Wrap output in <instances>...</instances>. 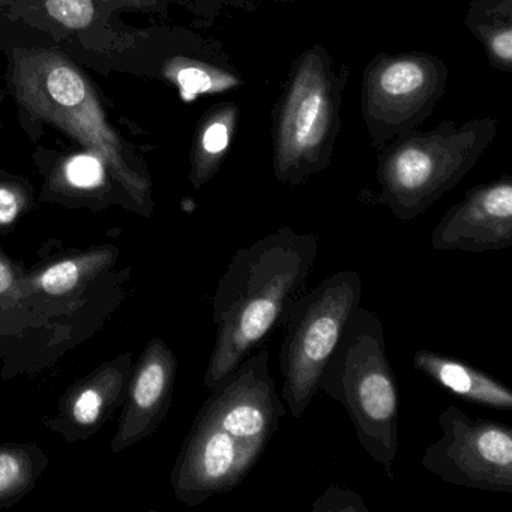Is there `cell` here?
Returning a JSON list of instances; mask_svg holds the SVG:
<instances>
[{
	"mask_svg": "<svg viewBox=\"0 0 512 512\" xmlns=\"http://www.w3.org/2000/svg\"><path fill=\"white\" fill-rule=\"evenodd\" d=\"M319 238L278 227L248 247L239 248L218 284L214 298L217 344L206 385H220L278 326L305 293L319 256Z\"/></svg>",
	"mask_w": 512,
	"mask_h": 512,
	"instance_id": "6da1fadb",
	"label": "cell"
},
{
	"mask_svg": "<svg viewBox=\"0 0 512 512\" xmlns=\"http://www.w3.org/2000/svg\"><path fill=\"white\" fill-rule=\"evenodd\" d=\"M269 361L268 349L248 355L206 403L185 476L200 499L238 488L280 428L287 407Z\"/></svg>",
	"mask_w": 512,
	"mask_h": 512,
	"instance_id": "7a4b0ae2",
	"label": "cell"
},
{
	"mask_svg": "<svg viewBox=\"0 0 512 512\" xmlns=\"http://www.w3.org/2000/svg\"><path fill=\"white\" fill-rule=\"evenodd\" d=\"M346 409L364 451L394 481L398 452V386L386 355L382 320L355 311L320 377L319 392Z\"/></svg>",
	"mask_w": 512,
	"mask_h": 512,
	"instance_id": "3957f363",
	"label": "cell"
},
{
	"mask_svg": "<svg viewBox=\"0 0 512 512\" xmlns=\"http://www.w3.org/2000/svg\"><path fill=\"white\" fill-rule=\"evenodd\" d=\"M361 301V275L340 271L305 292L287 314L278 367L281 398L292 418H302L313 403L323 370Z\"/></svg>",
	"mask_w": 512,
	"mask_h": 512,
	"instance_id": "277c9868",
	"label": "cell"
},
{
	"mask_svg": "<svg viewBox=\"0 0 512 512\" xmlns=\"http://www.w3.org/2000/svg\"><path fill=\"white\" fill-rule=\"evenodd\" d=\"M442 436L425 449L422 469L475 490L512 493V428L472 418L451 404L439 418Z\"/></svg>",
	"mask_w": 512,
	"mask_h": 512,
	"instance_id": "5b68a950",
	"label": "cell"
},
{
	"mask_svg": "<svg viewBox=\"0 0 512 512\" xmlns=\"http://www.w3.org/2000/svg\"><path fill=\"white\" fill-rule=\"evenodd\" d=\"M472 152L446 143H410L388 157L380 170V203L401 221L424 214L472 166Z\"/></svg>",
	"mask_w": 512,
	"mask_h": 512,
	"instance_id": "8992f818",
	"label": "cell"
},
{
	"mask_svg": "<svg viewBox=\"0 0 512 512\" xmlns=\"http://www.w3.org/2000/svg\"><path fill=\"white\" fill-rule=\"evenodd\" d=\"M431 247L473 254L511 248V181L505 179L469 191L434 227Z\"/></svg>",
	"mask_w": 512,
	"mask_h": 512,
	"instance_id": "52a82bcc",
	"label": "cell"
},
{
	"mask_svg": "<svg viewBox=\"0 0 512 512\" xmlns=\"http://www.w3.org/2000/svg\"><path fill=\"white\" fill-rule=\"evenodd\" d=\"M329 124V103L323 83L302 74L290 95L283 122V140L277 175L281 181L301 184L319 169V151Z\"/></svg>",
	"mask_w": 512,
	"mask_h": 512,
	"instance_id": "ba28073f",
	"label": "cell"
},
{
	"mask_svg": "<svg viewBox=\"0 0 512 512\" xmlns=\"http://www.w3.org/2000/svg\"><path fill=\"white\" fill-rule=\"evenodd\" d=\"M413 365L437 385L463 400L496 410L512 409L511 389L466 362L421 349L413 355Z\"/></svg>",
	"mask_w": 512,
	"mask_h": 512,
	"instance_id": "9c48e42d",
	"label": "cell"
},
{
	"mask_svg": "<svg viewBox=\"0 0 512 512\" xmlns=\"http://www.w3.org/2000/svg\"><path fill=\"white\" fill-rule=\"evenodd\" d=\"M428 71L415 61L386 65L376 80L377 95L386 107H409L428 92Z\"/></svg>",
	"mask_w": 512,
	"mask_h": 512,
	"instance_id": "30bf717a",
	"label": "cell"
},
{
	"mask_svg": "<svg viewBox=\"0 0 512 512\" xmlns=\"http://www.w3.org/2000/svg\"><path fill=\"white\" fill-rule=\"evenodd\" d=\"M169 383V370L161 362H151L143 368L134 389V400L142 409H151L163 398Z\"/></svg>",
	"mask_w": 512,
	"mask_h": 512,
	"instance_id": "8fae6325",
	"label": "cell"
},
{
	"mask_svg": "<svg viewBox=\"0 0 512 512\" xmlns=\"http://www.w3.org/2000/svg\"><path fill=\"white\" fill-rule=\"evenodd\" d=\"M50 95L61 106H76L86 97V85L80 74L68 67H58L49 74Z\"/></svg>",
	"mask_w": 512,
	"mask_h": 512,
	"instance_id": "7c38bea8",
	"label": "cell"
},
{
	"mask_svg": "<svg viewBox=\"0 0 512 512\" xmlns=\"http://www.w3.org/2000/svg\"><path fill=\"white\" fill-rule=\"evenodd\" d=\"M47 11L70 29H85L94 19L91 0H47Z\"/></svg>",
	"mask_w": 512,
	"mask_h": 512,
	"instance_id": "4fadbf2b",
	"label": "cell"
},
{
	"mask_svg": "<svg viewBox=\"0 0 512 512\" xmlns=\"http://www.w3.org/2000/svg\"><path fill=\"white\" fill-rule=\"evenodd\" d=\"M311 509L314 512H368V506L356 491L338 485H329L322 496L314 500Z\"/></svg>",
	"mask_w": 512,
	"mask_h": 512,
	"instance_id": "5bb4252c",
	"label": "cell"
},
{
	"mask_svg": "<svg viewBox=\"0 0 512 512\" xmlns=\"http://www.w3.org/2000/svg\"><path fill=\"white\" fill-rule=\"evenodd\" d=\"M65 175L74 187L95 188L103 182L104 170L97 158L80 155L67 164Z\"/></svg>",
	"mask_w": 512,
	"mask_h": 512,
	"instance_id": "9a60e30c",
	"label": "cell"
},
{
	"mask_svg": "<svg viewBox=\"0 0 512 512\" xmlns=\"http://www.w3.org/2000/svg\"><path fill=\"white\" fill-rule=\"evenodd\" d=\"M79 275V266L71 260H65L44 272L41 277V287L50 295H64L74 289L79 281Z\"/></svg>",
	"mask_w": 512,
	"mask_h": 512,
	"instance_id": "2e32d148",
	"label": "cell"
},
{
	"mask_svg": "<svg viewBox=\"0 0 512 512\" xmlns=\"http://www.w3.org/2000/svg\"><path fill=\"white\" fill-rule=\"evenodd\" d=\"M101 404H103L101 395L98 394L97 391H94V389H88V391L82 392L80 397L77 398L76 403H74V419H76L79 424H94L98 416H100Z\"/></svg>",
	"mask_w": 512,
	"mask_h": 512,
	"instance_id": "e0dca14e",
	"label": "cell"
},
{
	"mask_svg": "<svg viewBox=\"0 0 512 512\" xmlns=\"http://www.w3.org/2000/svg\"><path fill=\"white\" fill-rule=\"evenodd\" d=\"M178 79L185 95H188V97H194V95L200 94V92L208 91L212 85L208 74L196 70V68H187V70L181 71Z\"/></svg>",
	"mask_w": 512,
	"mask_h": 512,
	"instance_id": "ac0fdd59",
	"label": "cell"
},
{
	"mask_svg": "<svg viewBox=\"0 0 512 512\" xmlns=\"http://www.w3.org/2000/svg\"><path fill=\"white\" fill-rule=\"evenodd\" d=\"M227 143H229V130L221 122L211 125L203 137V149L209 155H220L221 152L226 151Z\"/></svg>",
	"mask_w": 512,
	"mask_h": 512,
	"instance_id": "d6986e66",
	"label": "cell"
},
{
	"mask_svg": "<svg viewBox=\"0 0 512 512\" xmlns=\"http://www.w3.org/2000/svg\"><path fill=\"white\" fill-rule=\"evenodd\" d=\"M22 475L20 461L13 454H0V493L16 484Z\"/></svg>",
	"mask_w": 512,
	"mask_h": 512,
	"instance_id": "ffe728a7",
	"label": "cell"
},
{
	"mask_svg": "<svg viewBox=\"0 0 512 512\" xmlns=\"http://www.w3.org/2000/svg\"><path fill=\"white\" fill-rule=\"evenodd\" d=\"M19 214V200L13 191L0 188V224L13 223Z\"/></svg>",
	"mask_w": 512,
	"mask_h": 512,
	"instance_id": "44dd1931",
	"label": "cell"
},
{
	"mask_svg": "<svg viewBox=\"0 0 512 512\" xmlns=\"http://www.w3.org/2000/svg\"><path fill=\"white\" fill-rule=\"evenodd\" d=\"M491 47H493V52L496 53L497 58L503 59L505 62H511L512 58V35L511 31L502 32V34L494 37L493 43H491Z\"/></svg>",
	"mask_w": 512,
	"mask_h": 512,
	"instance_id": "7402d4cb",
	"label": "cell"
},
{
	"mask_svg": "<svg viewBox=\"0 0 512 512\" xmlns=\"http://www.w3.org/2000/svg\"><path fill=\"white\" fill-rule=\"evenodd\" d=\"M13 272L5 265L4 262H0V293L7 292L11 286H13Z\"/></svg>",
	"mask_w": 512,
	"mask_h": 512,
	"instance_id": "603a6c76",
	"label": "cell"
}]
</instances>
